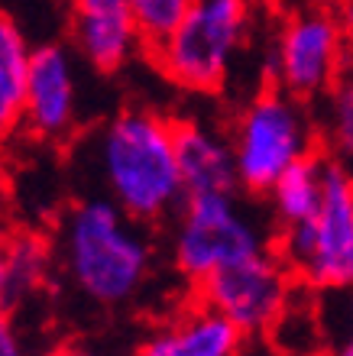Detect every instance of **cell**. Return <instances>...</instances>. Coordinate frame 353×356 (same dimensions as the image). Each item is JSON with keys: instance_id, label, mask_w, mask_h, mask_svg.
<instances>
[{"instance_id": "cell-14", "label": "cell", "mask_w": 353, "mask_h": 356, "mask_svg": "<svg viewBox=\"0 0 353 356\" xmlns=\"http://www.w3.org/2000/svg\"><path fill=\"white\" fill-rule=\"evenodd\" d=\"M29 58H33V49L26 36L7 13H0V140H7L23 123Z\"/></svg>"}, {"instance_id": "cell-9", "label": "cell", "mask_w": 353, "mask_h": 356, "mask_svg": "<svg viewBox=\"0 0 353 356\" xmlns=\"http://www.w3.org/2000/svg\"><path fill=\"white\" fill-rule=\"evenodd\" d=\"M78 120V78L72 52L62 46L33 49L23 97V123L39 140H65Z\"/></svg>"}, {"instance_id": "cell-24", "label": "cell", "mask_w": 353, "mask_h": 356, "mask_svg": "<svg viewBox=\"0 0 353 356\" xmlns=\"http://www.w3.org/2000/svg\"><path fill=\"white\" fill-rule=\"evenodd\" d=\"M347 169H350V172H353V156H350V165H347Z\"/></svg>"}, {"instance_id": "cell-6", "label": "cell", "mask_w": 353, "mask_h": 356, "mask_svg": "<svg viewBox=\"0 0 353 356\" xmlns=\"http://www.w3.org/2000/svg\"><path fill=\"white\" fill-rule=\"evenodd\" d=\"M266 250V230L237 201V195H198L185 197L178 211L172 256L188 282L201 285L214 272L253 259Z\"/></svg>"}, {"instance_id": "cell-19", "label": "cell", "mask_w": 353, "mask_h": 356, "mask_svg": "<svg viewBox=\"0 0 353 356\" xmlns=\"http://www.w3.org/2000/svg\"><path fill=\"white\" fill-rule=\"evenodd\" d=\"M337 23H340V33H344V46L353 58V0H340V10H337Z\"/></svg>"}, {"instance_id": "cell-10", "label": "cell", "mask_w": 353, "mask_h": 356, "mask_svg": "<svg viewBox=\"0 0 353 356\" xmlns=\"http://www.w3.org/2000/svg\"><path fill=\"white\" fill-rule=\"evenodd\" d=\"M72 42L97 72H117L146 46L130 0H74Z\"/></svg>"}, {"instance_id": "cell-15", "label": "cell", "mask_w": 353, "mask_h": 356, "mask_svg": "<svg viewBox=\"0 0 353 356\" xmlns=\"http://www.w3.org/2000/svg\"><path fill=\"white\" fill-rule=\"evenodd\" d=\"M49 275V246L36 234H17L3 246V308L33 298Z\"/></svg>"}, {"instance_id": "cell-18", "label": "cell", "mask_w": 353, "mask_h": 356, "mask_svg": "<svg viewBox=\"0 0 353 356\" xmlns=\"http://www.w3.org/2000/svg\"><path fill=\"white\" fill-rule=\"evenodd\" d=\"M0 356H26L23 353V340H19L13 321H10L7 308L0 305Z\"/></svg>"}, {"instance_id": "cell-3", "label": "cell", "mask_w": 353, "mask_h": 356, "mask_svg": "<svg viewBox=\"0 0 353 356\" xmlns=\"http://www.w3.org/2000/svg\"><path fill=\"white\" fill-rule=\"evenodd\" d=\"M250 23V0H195L172 36L152 46V58L172 85L195 94L221 91L246 49Z\"/></svg>"}, {"instance_id": "cell-13", "label": "cell", "mask_w": 353, "mask_h": 356, "mask_svg": "<svg viewBox=\"0 0 353 356\" xmlns=\"http://www.w3.org/2000/svg\"><path fill=\"white\" fill-rule=\"evenodd\" d=\"M324 178H327V159H321L317 152H311L308 159L295 162V165L272 185V191L266 197H269L272 217L279 220L282 230L308 224V220L321 211Z\"/></svg>"}, {"instance_id": "cell-17", "label": "cell", "mask_w": 353, "mask_h": 356, "mask_svg": "<svg viewBox=\"0 0 353 356\" xmlns=\"http://www.w3.org/2000/svg\"><path fill=\"white\" fill-rule=\"evenodd\" d=\"M195 0H130L133 17L140 23V33L146 39V49L159 46L166 36H172V29L182 23Z\"/></svg>"}, {"instance_id": "cell-16", "label": "cell", "mask_w": 353, "mask_h": 356, "mask_svg": "<svg viewBox=\"0 0 353 356\" xmlns=\"http://www.w3.org/2000/svg\"><path fill=\"white\" fill-rule=\"evenodd\" d=\"M324 140L331 152L353 156V72H344L331 91L324 94Z\"/></svg>"}, {"instance_id": "cell-11", "label": "cell", "mask_w": 353, "mask_h": 356, "mask_svg": "<svg viewBox=\"0 0 353 356\" xmlns=\"http://www.w3.org/2000/svg\"><path fill=\"white\" fill-rule=\"evenodd\" d=\"M175 152L188 197L230 195L240 188L237 162H233V143L221 130H214L201 120L175 123Z\"/></svg>"}, {"instance_id": "cell-7", "label": "cell", "mask_w": 353, "mask_h": 356, "mask_svg": "<svg viewBox=\"0 0 353 356\" xmlns=\"http://www.w3.org/2000/svg\"><path fill=\"white\" fill-rule=\"evenodd\" d=\"M344 33L331 10H301L279 29L272 46V78L276 88L298 101L324 97L347 72Z\"/></svg>"}, {"instance_id": "cell-22", "label": "cell", "mask_w": 353, "mask_h": 356, "mask_svg": "<svg viewBox=\"0 0 353 356\" xmlns=\"http://www.w3.org/2000/svg\"><path fill=\"white\" fill-rule=\"evenodd\" d=\"M0 301H3V246H0Z\"/></svg>"}, {"instance_id": "cell-2", "label": "cell", "mask_w": 353, "mask_h": 356, "mask_svg": "<svg viewBox=\"0 0 353 356\" xmlns=\"http://www.w3.org/2000/svg\"><path fill=\"white\" fill-rule=\"evenodd\" d=\"M58 253L74 289L104 308L136 298L152 269L143 224L107 197H88L68 211L58 230Z\"/></svg>"}, {"instance_id": "cell-1", "label": "cell", "mask_w": 353, "mask_h": 356, "mask_svg": "<svg viewBox=\"0 0 353 356\" xmlns=\"http://www.w3.org/2000/svg\"><path fill=\"white\" fill-rule=\"evenodd\" d=\"M94 169L107 201L140 224H159L185 204L175 123L152 111H120L94 143Z\"/></svg>"}, {"instance_id": "cell-21", "label": "cell", "mask_w": 353, "mask_h": 356, "mask_svg": "<svg viewBox=\"0 0 353 356\" xmlns=\"http://www.w3.org/2000/svg\"><path fill=\"white\" fill-rule=\"evenodd\" d=\"M331 356H353V337H344L340 343H337V350Z\"/></svg>"}, {"instance_id": "cell-12", "label": "cell", "mask_w": 353, "mask_h": 356, "mask_svg": "<svg viewBox=\"0 0 353 356\" xmlns=\"http://www.w3.org/2000/svg\"><path fill=\"white\" fill-rule=\"evenodd\" d=\"M243 340L246 334L233 321L201 301L198 308L178 314L156 334H149L136 356H240Z\"/></svg>"}, {"instance_id": "cell-20", "label": "cell", "mask_w": 353, "mask_h": 356, "mask_svg": "<svg viewBox=\"0 0 353 356\" xmlns=\"http://www.w3.org/2000/svg\"><path fill=\"white\" fill-rule=\"evenodd\" d=\"M42 356H101V353H94V350H84V347H56V350H46Z\"/></svg>"}, {"instance_id": "cell-8", "label": "cell", "mask_w": 353, "mask_h": 356, "mask_svg": "<svg viewBox=\"0 0 353 356\" xmlns=\"http://www.w3.org/2000/svg\"><path fill=\"white\" fill-rule=\"evenodd\" d=\"M198 289L207 308L221 311L223 318L233 321L250 337V334H266L285 318L292 272L279 259V253H260L214 272Z\"/></svg>"}, {"instance_id": "cell-4", "label": "cell", "mask_w": 353, "mask_h": 356, "mask_svg": "<svg viewBox=\"0 0 353 356\" xmlns=\"http://www.w3.org/2000/svg\"><path fill=\"white\" fill-rule=\"evenodd\" d=\"M230 143L240 188L250 195H269L272 185L295 162L315 152V123L305 111V101L272 85L240 111Z\"/></svg>"}, {"instance_id": "cell-5", "label": "cell", "mask_w": 353, "mask_h": 356, "mask_svg": "<svg viewBox=\"0 0 353 356\" xmlns=\"http://www.w3.org/2000/svg\"><path fill=\"white\" fill-rule=\"evenodd\" d=\"M279 259L311 289L353 291V172L344 162L327 159L321 211L282 230Z\"/></svg>"}, {"instance_id": "cell-23", "label": "cell", "mask_w": 353, "mask_h": 356, "mask_svg": "<svg viewBox=\"0 0 353 356\" xmlns=\"http://www.w3.org/2000/svg\"><path fill=\"white\" fill-rule=\"evenodd\" d=\"M347 337H353V305H350V327H347Z\"/></svg>"}]
</instances>
